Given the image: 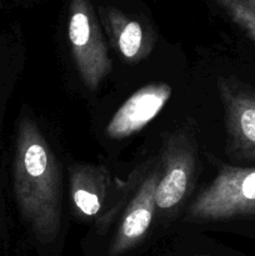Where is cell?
I'll use <instances>...</instances> for the list:
<instances>
[{"label":"cell","instance_id":"1","mask_svg":"<svg viewBox=\"0 0 255 256\" xmlns=\"http://www.w3.org/2000/svg\"><path fill=\"white\" fill-rule=\"evenodd\" d=\"M12 192L20 216L35 239L50 244L62 228V168L38 122L24 114L18 122Z\"/></svg>","mask_w":255,"mask_h":256},{"label":"cell","instance_id":"2","mask_svg":"<svg viewBox=\"0 0 255 256\" xmlns=\"http://www.w3.org/2000/svg\"><path fill=\"white\" fill-rule=\"evenodd\" d=\"M255 214V168L222 165L209 186L192 202L188 222H224Z\"/></svg>","mask_w":255,"mask_h":256},{"label":"cell","instance_id":"3","mask_svg":"<svg viewBox=\"0 0 255 256\" xmlns=\"http://www.w3.org/2000/svg\"><path fill=\"white\" fill-rule=\"evenodd\" d=\"M155 202L160 212L179 206L192 189L196 169V145L192 132L179 128L162 139Z\"/></svg>","mask_w":255,"mask_h":256},{"label":"cell","instance_id":"4","mask_svg":"<svg viewBox=\"0 0 255 256\" xmlns=\"http://www.w3.org/2000/svg\"><path fill=\"white\" fill-rule=\"evenodd\" d=\"M139 169L138 176L134 178L135 185L129 192L130 199L110 242L112 256H119L136 246L149 232L156 212L155 192L159 179V159L149 160Z\"/></svg>","mask_w":255,"mask_h":256},{"label":"cell","instance_id":"5","mask_svg":"<svg viewBox=\"0 0 255 256\" xmlns=\"http://www.w3.org/2000/svg\"><path fill=\"white\" fill-rule=\"evenodd\" d=\"M224 108L226 154L235 162H255V89L234 78L218 82Z\"/></svg>","mask_w":255,"mask_h":256},{"label":"cell","instance_id":"6","mask_svg":"<svg viewBox=\"0 0 255 256\" xmlns=\"http://www.w3.org/2000/svg\"><path fill=\"white\" fill-rule=\"evenodd\" d=\"M68 34L72 45V56L80 79L85 88L95 92L112 69L106 45L89 14L84 10L72 12Z\"/></svg>","mask_w":255,"mask_h":256},{"label":"cell","instance_id":"7","mask_svg":"<svg viewBox=\"0 0 255 256\" xmlns=\"http://www.w3.org/2000/svg\"><path fill=\"white\" fill-rule=\"evenodd\" d=\"M172 86L156 82L142 86L128 98L105 126L112 140H122L140 132L164 109L172 96Z\"/></svg>","mask_w":255,"mask_h":256},{"label":"cell","instance_id":"8","mask_svg":"<svg viewBox=\"0 0 255 256\" xmlns=\"http://www.w3.org/2000/svg\"><path fill=\"white\" fill-rule=\"evenodd\" d=\"M70 198L79 218L92 219L108 206L112 190V176L102 165L74 164L70 168Z\"/></svg>","mask_w":255,"mask_h":256},{"label":"cell","instance_id":"9","mask_svg":"<svg viewBox=\"0 0 255 256\" xmlns=\"http://www.w3.org/2000/svg\"><path fill=\"white\" fill-rule=\"evenodd\" d=\"M112 38L115 48L125 62H139L149 56L150 44L138 22H115Z\"/></svg>","mask_w":255,"mask_h":256},{"label":"cell","instance_id":"10","mask_svg":"<svg viewBox=\"0 0 255 256\" xmlns=\"http://www.w3.org/2000/svg\"><path fill=\"white\" fill-rule=\"evenodd\" d=\"M238 15L242 19V22L244 24V26L249 30L250 34H252V36L255 40V6L246 8V9L238 12Z\"/></svg>","mask_w":255,"mask_h":256}]
</instances>
